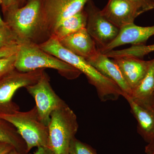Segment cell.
Returning a JSON list of instances; mask_svg holds the SVG:
<instances>
[{"label": "cell", "mask_w": 154, "mask_h": 154, "mask_svg": "<svg viewBox=\"0 0 154 154\" xmlns=\"http://www.w3.org/2000/svg\"><path fill=\"white\" fill-rule=\"evenodd\" d=\"M0 142L10 144L21 153H28L26 144L16 128L10 122L1 118Z\"/></svg>", "instance_id": "ac0fdd59"}, {"label": "cell", "mask_w": 154, "mask_h": 154, "mask_svg": "<svg viewBox=\"0 0 154 154\" xmlns=\"http://www.w3.org/2000/svg\"><path fill=\"white\" fill-rule=\"evenodd\" d=\"M113 59L112 60L118 66L132 92L145 76L151 60H144L130 56H122Z\"/></svg>", "instance_id": "30bf717a"}, {"label": "cell", "mask_w": 154, "mask_h": 154, "mask_svg": "<svg viewBox=\"0 0 154 154\" xmlns=\"http://www.w3.org/2000/svg\"><path fill=\"white\" fill-rule=\"evenodd\" d=\"M102 75L115 83L124 95L131 96L132 90L125 80L118 66L105 54L99 52L95 57L87 60Z\"/></svg>", "instance_id": "9a60e30c"}, {"label": "cell", "mask_w": 154, "mask_h": 154, "mask_svg": "<svg viewBox=\"0 0 154 154\" xmlns=\"http://www.w3.org/2000/svg\"><path fill=\"white\" fill-rule=\"evenodd\" d=\"M90 0H42L43 30L46 41L61 22L83 11Z\"/></svg>", "instance_id": "52a82bcc"}, {"label": "cell", "mask_w": 154, "mask_h": 154, "mask_svg": "<svg viewBox=\"0 0 154 154\" xmlns=\"http://www.w3.org/2000/svg\"><path fill=\"white\" fill-rule=\"evenodd\" d=\"M58 41L66 49L86 60L94 57L99 52L96 42L86 28L68 35Z\"/></svg>", "instance_id": "4fadbf2b"}, {"label": "cell", "mask_w": 154, "mask_h": 154, "mask_svg": "<svg viewBox=\"0 0 154 154\" xmlns=\"http://www.w3.org/2000/svg\"><path fill=\"white\" fill-rule=\"evenodd\" d=\"M141 14L154 8V0H126Z\"/></svg>", "instance_id": "603a6c76"}, {"label": "cell", "mask_w": 154, "mask_h": 154, "mask_svg": "<svg viewBox=\"0 0 154 154\" xmlns=\"http://www.w3.org/2000/svg\"><path fill=\"white\" fill-rule=\"evenodd\" d=\"M1 3L2 4L4 10L6 11L9 7V0H1Z\"/></svg>", "instance_id": "83f0119b"}, {"label": "cell", "mask_w": 154, "mask_h": 154, "mask_svg": "<svg viewBox=\"0 0 154 154\" xmlns=\"http://www.w3.org/2000/svg\"><path fill=\"white\" fill-rule=\"evenodd\" d=\"M86 11L88 15L86 29L99 47V50L102 49L114 40L120 29L104 17L91 0L88 2Z\"/></svg>", "instance_id": "9c48e42d"}, {"label": "cell", "mask_w": 154, "mask_h": 154, "mask_svg": "<svg viewBox=\"0 0 154 154\" xmlns=\"http://www.w3.org/2000/svg\"><path fill=\"white\" fill-rule=\"evenodd\" d=\"M33 154H54L47 147H38Z\"/></svg>", "instance_id": "484cf974"}, {"label": "cell", "mask_w": 154, "mask_h": 154, "mask_svg": "<svg viewBox=\"0 0 154 154\" xmlns=\"http://www.w3.org/2000/svg\"><path fill=\"white\" fill-rule=\"evenodd\" d=\"M131 113L137 121V132L148 143L154 139V110L149 104L135 102L128 95H124Z\"/></svg>", "instance_id": "5bb4252c"}, {"label": "cell", "mask_w": 154, "mask_h": 154, "mask_svg": "<svg viewBox=\"0 0 154 154\" xmlns=\"http://www.w3.org/2000/svg\"><path fill=\"white\" fill-rule=\"evenodd\" d=\"M17 54L0 59V78L15 69Z\"/></svg>", "instance_id": "44dd1931"}, {"label": "cell", "mask_w": 154, "mask_h": 154, "mask_svg": "<svg viewBox=\"0 0 154 154\" xmlns=\"http://www.w3.org/2000/svg\"><path fill=\"white\" fill-rule=\"evenodd\" d=\"M101 12L108 21L119 29L134 23L136 18L141 15L126 0H109Z\"/></svg>", "instance_id": "7c38bea8"}, {"label": "cell", "mask_w": 154, "mask_h": 154, "mask_svg": "<svg viewBox=\"0 0 154 154\" xmlns=\"http://www.w3.org/2000/svg\"><path fill=\"white\" fill-rule=\"evenodd\" d=\"M88 15L86 11H81L61 22L51 37L58 40L86 28Z\"/></svg>", "instance_id": "2e32d148"}, {"label": "cell", "mask_w": 154, "mask_h": 154, "mask_svg": "<svg viewBox=\"0 0 154 154\" xmlns=\"http://www.w3.org/2000/svg\"><path fill=\"white\" fill-rule=\"evenodd\" d=\"M154 52V44L150 45H132L131 47L119 50H113L104 54L107 57L113 58L122 56H130L134 57H143L150 53Z\"/></svg>", "instance_id": "d6986e66"}, {"label": "cell", "mask_w": 154, "mask_h": 154, "mask_svg": "<svg viewBox=\"0 0 154 154\" xmlns=\"http://www.w3.org/2000/svg\"><path fill=\"white\" fill-rule=\"evenodd\" d=\"M38 45L45 52L71 65L85 75L89 83L96 88L102 102L115 101L122 96V91L115 83L100 73L85 59L64 48L56 38L51 37Z\"/></svg>", "instance_id": "6da1fadb"}, {"label": "cell", "mask_w": 154, "mask_h": 154, "mask_svg": "<svg viewBox=\"0 0 154 154\" xmlns=\"http://www.w3.org/2000/svg\"><path fill=\"white\" fill-rule=\"evenodd\" d=\"M15 5V0H9V7ZM7 11V10H6Z\"/></svg>", "instance_id": "d6a6232c"}, {"label": "cell", "mask_w": 154, "mask_h": 154, "mask_svg": "<svg viewBox=\"0 0 154 154\" xmlns=\"http://www.w3.org/2000/svg\"><path fill=\"white\" fill-rule=\"evenodd\" d=\"M19 43L8 26L0 30V48Z\"/></svg>", "instance_id": "7402d4cb"}, {"label": "cell", "mask_w": 154, "mask_h": 154, "mask_svg": "<svg viewBox=\"0 0 154 154\" xmlns=\"http://www.w3.org/2000/svg\"><path fill=\"white\" fill-rule=\"evenodd\" d=\"M154 92V58L151 60L149 68L139 85L130 96L135 102L148 104Z\"/></svg>", "instance_id": "e0dca14e"}, {"label": "cell", "mask_w": 154, "mask_h": 154, "mask_svg": "<svg viewBox=\"0 0 154 154\" xmlns=\"http://www.w3.org/2000/svg\"><path fill=\"white\" fill-rule=\"evenodd\" d=\"M20 44L16 43L0 48V59L16 54L19 50Z\"/></svg>", "instance_id": "cb8c5ba5"}, {"label": "cell", "mask_w": 154, "mask_h": 154, "mask_svg": "<svg viewBox=\"0 0 154 154\" xmlns=\"http://www.w3.org/2000/svg\"><path fill=\"white\" fill-rule=\"evenodd\" d=\"M6 22L19 44L38 45L46 41L43 30L42 0H28L25 6L7 9Z\"/></svg>", "instance_id": "7a4b0ae2"}, {"label": "cell", "mask_w": 154, "mask_h": 154, "mask_svg": "<svg viewBox=\"0 0 154 154\" xmlns=\"http://www.w3.org/2000/svg\"><path fill=\"white\" fill-rule=\"evenodd\" d=\"M145 151L146 154H154V139L148 143Z\"/></svg>", "instance_id": "4316f807"}, {"label": "cell", "mask_w": 154, "mask_h": 154, "mask_svg": "<svg viewBox=\"0 0 154 154\" xmlns=\"http://www.w3.org/2000/svg\"><path fill=\"white\" fill-rule=\"evenodd\" d=\"M149 104L151 107L154 110V92L150 99Z\"/></svg>", "instance_id": "f546056e"}, {"label": "cell", "mask_w": 154, "mask_h": 154, "mask_svg": "<svg viewBox=\"0 0 154 154\" xmlns=\"http://www.w3.org/2000/svg\"><path fill=\"white\" fill-rule=\"evenodd\" d=\"M14 148L10 144L0 142V154H7L14 149Z\"/></svg>", "instance_id": "d4e9b609"}, {"label": "cell", "mask_w": 154, "mask_h": 154, "mask_svg": "<svg viewBox=\"0 0 154 154\" xmlns=\"http://www.w3.org/2000/svg\"><path fill=\"white\" fill-rule=\"evenodd\" d=\"M69 154H97L91 146L82 142L75 137L72 140L70 147Z\"/></svg>", "instance_id": "ffe728a7"}, {"label": "cell", "mask_w": 154, "mask_h": 154, "mask_svg": "<svg viewBox=\"0 0 154 154\" xmlns=\"http://www.w3.org/2000/svg\"><path fill=\"white\" fill-rule=\"evenodd\" d=\"M26 0H15V5H17V6L19 7V5L20 3H22L25 2Z\"/></svg>", "instance_id": "1f68e13d"}, {"label": "cell", "mask_w": 154, "mask_h": 154, "mask_svg": "<svg viewBox=\"0 0 154 154\" xmlns=\"http://www.w3.org/2000/svg\"><path fill=\"white\" fill-rule=\"evenodd\" d=\"M25 88L35 99L40 121L47 126L51 113L67 105L54 91L50 83L49 77L45 71L37 82Z\"/></svg>", "instance_id": "ba28073f"}, {"label": "cell", "mask_w": 154, "mask_h": 154, "mask_svg": "<svg viewBox=\"0 0 154 154\" xmlns=\"http://www.w3.org/2000/svg\"><path fill=\"white\" fill-rule=\"evenodd\" d=\"M30 154L29 153H26V154H22L21 153L17 151L15 149H14L13 150L9 152V153H8V154Z\"/></svg>", "instance_id": "4dcf8cb0"}, {"label": "cell", "mask_w": 154, "mask_h": 154, "mask_svg": "<svg viewBox=\"0 0 154 154\" xmlns=\"http://www.w3.org/2000/svg\"><path fill=\"white\" fill-rule=\"evenodd\" d=\"M15 66L17 70L24 72L39 69H54L69 80L75 79L82 74L74 67L45 52L38 45L31 42L20 44Z\"/></svg>", "instance_id": "3957f363"}, {"label": "cell", "mask_w": 154, "mask_h": 154, "mask_svg": "<svg viewBox=\"0 0 154 154\" xmlns=\"http://www.w3.org/2000/svg\"><path fill=\"white\" fill-rule=\"evenodd\" d=\"M48 147L54 154H69L79 125L76 115L67 105L51 113L48 125Z\"/></svg>", "instance_id": "277c9868"}, {"label": "cell", "mask_w": 154, "mask_h": 154, "mask_svg": "<svg viewBox=\"0 0 154 154\" xmlns=\"http://www.w3.org/2000/svg\"><path fill=\"white\" fill-rule=\"evenodd\" d=\"M0 118L10 122L25 141L28 152L33 147H47L48 126L39 119L36 106L28 111L19 110L7 114H0Z\"/></svg>", "instance_id": "5b68a950"}, {"label": "cell", "mask_w": 154, "mask_h": 154, "mask_svg": "<svg viewBox=\"0 0 154 154\" xmlns=\"http://www.w3.org/2000/svg\"><path fill=\"white\" fill-rule=\"evenodd\" d=\"M45 69L21 72L15 69L0 78V114H10L19 110V105L13 101L14 94L20 88L35 84Z\"/></svg>", "instance_id": "8992f818"}, {"label": "cell", "mask_w": 154, "mask_h": 154, "mask_svg": "<svg viewBox=\"0 0 154 154\" xmlns=\"http://www.w3.org/2000/svg\"><path fill=\"white\" fill-rule=\"evenodd\" d=\"M153 36H154V25L143 27L132 23L120 29L118 35L114 40L99 51L104 54L113 50L115 48L125 45H145L146 42Z\"/></svg>", "instance_id": "8fae6325"}, {"label": "cell", "mask_w": 154, "mask_h": 154, "mask_svg": "<svg viewBox=\"0 0 154 154\" xmlns=\"http://www.w3.org/2000/svg\"><path fill=\"white\" fill-rule=\"evenodd\" d=\"M0 3H1V0H0ZM8 25L1 18L0 16V30L3 29V28H5L6 27H8Z\"/></svg>", "instance_id": "f1b7e54d"}]
</instances>
